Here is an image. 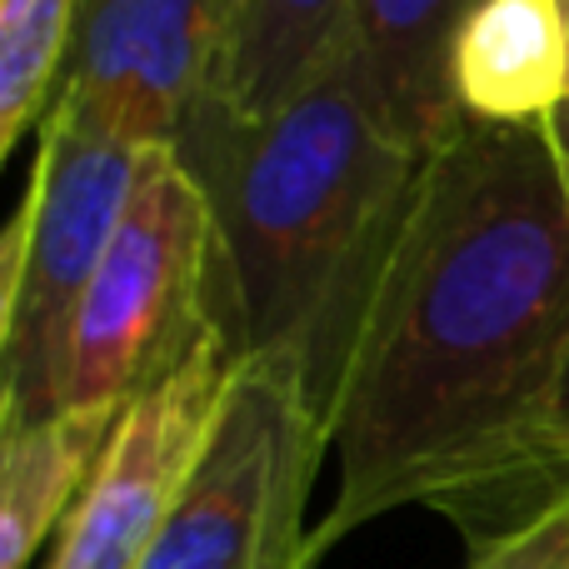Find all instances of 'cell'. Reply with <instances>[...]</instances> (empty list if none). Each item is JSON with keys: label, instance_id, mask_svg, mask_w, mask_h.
Instances as JSON below:
<instances>
[{"label": "cell", "instance_id": "cell-17", "mask_svg": "<svg viewBox=\"0 0 569 569\" xmlns=\"http://www.w3.org/2000/svg\"><path fill=\"white\" fill-rule=\"evenodd\" d=\"M560 6V20H565V36H569V0H555Z\"/></svg>", "mask_w": 569, "mask_h": 569}, {"label": "cell", "instance_id": "cell-16", "mask_svg": "<svg viewBox=\"0 0 569 569\" xmlns=\"http://www.w3.org/2000/svg\"><path fill=\"white\" fill-rule=\"evenodd\" d=\"M545 136H550L555 166H560V180H565V200H569V96H565V106L545 120Z\"/></svg>", "mask_w": 569, "mask_h": 569}, {"label": "cell", "instance_id": "cell-6", "mask_svg": "<svg viewBox=\"0 0 569 569\" xmlns=\"http://www.w3.org/2000/svg\"><path fill=\"white\" fill-rule=\"evenodd\" d=\"M236 350L210 315L196 340L120 410L40 569H140L216 430Z\"/></svg>", "mask_w": 569, "mask_h": 569}, {"label": "cell", "instance_id": "cell-3", "mask_svg": "<svg viewBox=\"0 0 569 569\" xmlns=\"http://www.w3.org/2000/svg\"><path fill=\"white\" fill-rule=\"evenodd\" d=\"M325 455L330 425L300 370L236 360L206 455L140 569H310L305 510Z\"/></svg>", "mask_w": 569, "mask_h": 569}, {"label": "cell", "instance_id": "cell-9", "mask_svg": "<svg viewBox=\"0 0 569 569\" xmlns=\"http://www.w3.org/2000/svg\"><path fill=\"white\" fill-rule=\"evenodd\" d=\"M480 0H360L355 60L390 130L430 156L465 126L450 86V56Z\"/></svg>", "mask_w": 569, "mask_h": 569}, {"label": "cell", "instance_id": "cell-12", "mask_svg": "<svg viewBox=\"0 0 569 569\" xmlns=\"http://www.w3.org/2000/svg\"><path fill=\"white\" fill-rule=\"evenodd\" d=\"M76 0H0V166L66 76Z\"/></svg>", "mask_w": 569, "mask_h": 569}, {"label": "cell", "instance_id": "cell-14", "mask_svg": "<svg viewBox=\"0 0 569 569\" xmlns=\"http://www.w3.org/2000/svg\"><path fill=\"white\" fill-rule=\"evenodd\" d=\"M26 240H30V206L20 196L16 216L0 226V365H6L10 335H16V300H20V270H26Z\"/></svg>", "mask_w": 569, "mask_h": 569}, {"label": "cell", "instance_id": "cell-1", "mask_svg": "<svg viewBox=\"0 0 569 569\" xmlns=\"http://www.w3.org/2000/svg\"><path fill=\"white\" fill-rule=\"evenodd\" d=\"M569 350V200L545 126H460L425 156L330 410L335 540L390 510L445 515L465 545L560 500L550 405Z\"/></svg>", "mask_w": 569, "mask_h": 569}, {"label": "cell", "instance_id": "cell-11", "mask_svg": "<svg viewBox=\"0 0 569 569\" xmlns=\"http://www.w3.org/2000/svg\"><path fill=\"white\" fill-rule=\"evenodd\" d=\"M360 0H236L216 100L260 120L315 86L355 40Z\"/></svg>", "mask_w": 569, "mask_h": 569}, {"label": "cell", "instance_id": "cell-8", "mask_svg": "<svg viewBox=\"0 0 569 569\" xmlns=\"http://www.w3.org/2000/svg\"><path fill=\"white\" fill-rule=\"evenodd\" d=\"M465 126H545L569 96V36L555 0H480L450 56Z\"/></svg>", "mask_w": 569, "mask_h": 569}, {"label": "cell", "instance_id": "cell-13", "mask_svg": "<svg viewBox=\"0 0 569 569\" xmlns=\"http://www.w3.org/2000/svg\"><path fill=\"white\" fill-rule=\"evenodd\" d=\"M465 569H569V490L515 535L475 550Z\"/></svg>", "mask_w": 569, "mask_h": 569}, {"label": "cell", "instance_id": "cell-15", "mask_svg": "<svg viewBox=\"0 0 569 569\" xmlns=\"http://www.w3.org/2000/svg\"><path fill=\"white\" fill-rule=\"evenodd\" d=\"M550 475L560 490H569V350H565L560 385H555V405H550Z\"/></svg>", "mask_w": 569, "mask_h": 569}, {"label": "cell", "instance_id": "cell-4", "mask_svg": "<svg viewBox=\"0 0 569 569\" xmlns=\"http://www.w3.org/2000/svg\"><path fill=\"white\" fill-rule=\"evenodd\" d=\"M210 276L216 230L206 190L176 146L140 150L120 226L80 305L66 410H126L160 370H170L216 315Z\"/></svg>", "mask_w": 569, "mask_h": 569}, {"label": "cell", "instance_id": "cell-10", "mask_svg": "<svg viewBox=\"0 0 569 569\" xmlns=\"http://www.w3.org/2000/svg\"><path fill=\"white\" fill-rule=\"evenodd\" d=\"M116 420L120 410H66L30 425L0 410V569H30L56 545Z\"/></svg>", "mask_w": 569, "mask_h": 569}, {"label": "cell", "instance_id": "cell-7", "mask_svg": "<svg viewBox=\"0 0 569 569\" xmlns=\"http://www.w3.org/2000/svg\"><path fill=\"white\" fill-rule=\"evenodd\" d=\"M236 0H76L50 106L136 150L176 146L216 96Z\"/></svg>", "mask_w": 569, "mask_h": 569}, {"label": "cell", "instance_id": "cell-2", "mask_svg": "<svg viewBox=\"0 0 569 569\" xmlns=\"http://www.w3.org/2000/svg\"><path fill=\"white\" fill-rule=\"evenodd\" d=\"M176 156L206 190L216 230L210 310L236 360L295 365L330 425L425 156L390 130L355 40L276 116L246 120L210 96L186 120Z\"/></svg>", "mask_w": 569, "mask_h": 569}, {"label": "cell", "instance_id": "cell-5", "mask_svg": "<svg viewBox=\"0 0 569 569\" xmlns=\"http://www.w3.org/2000/svg\"><path fill=\"white\" fill-rule=\"evenodd\" d=\"M140 150L50 106L26 186L30 240L20 270L16 335L0 365V410L16 420L66 415L70 340L86 290L120 226Z\"/></svg>", "mask_w": 569, "mask_h": 569}]
</instances>
